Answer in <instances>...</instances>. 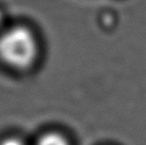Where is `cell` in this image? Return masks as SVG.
Listing matches in <instances>:
<instances>
[{
  "label": "cell",
  "mask_w": 146,
  "mask_h": 145,
  "mask_svg": "<svg viewBox=\"0 0 146 145\" xmlns=\"http://www.w3.org/2000/svg\"><path fill=\"white\" fill-rule=\"evenodd\" d=\"M37 54V40L28 28L17 26L0 35V59L7 66L19 70L29 68Z\"/></svg>",
  "instance_id": "1"
},
{
  "label": "cell",
  "mask_w": 146,
  "mask_h": 145,
  "mask_svg": "<svg viewBox=\"0 0 146 145\" xmlns=\"http://www.w3.org/2000/svg\"><path fill=\"white\" fill-rule=\"evenodd\" d=\"M37 145H68L66 138L59 133L49 132L41 137Z\"/></svg>",
  "instance_id": "2"
},
{
  "label": "cell",
  "mask_w": 146,
  "mask_h": 145,
  "mask_svg": "<svg viewBox=\"0 0 146 145\" xmlns=\"http://www.w3.org/2000/svg\"><path fill=\"white\" fill-rule=\"evenodd\" d=\"M0 145H24L21 140H18L16 138H9L2 140L0 142Z\"/></svg>",
  "instance_id": "3"
},
{
  "label": "cell",
  "mask_w": 146,
  "mask_h": 145,
  "mask_svg": "<svg viewBox=\"0 0 146 145\" xmlns=\"http://www.w3.org/2000/svg\"><path fill=\"white\" fill-rule=\"evenodd\" d=\"M2 21H3V15L1 13V11H0V25H1Z\"/></svg>",
  "instance_id": "4"
}]
</instances>
